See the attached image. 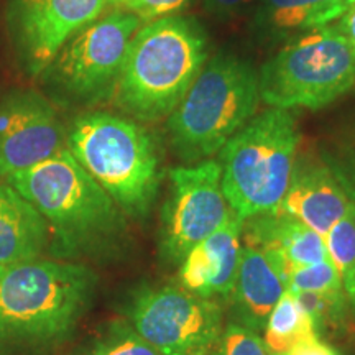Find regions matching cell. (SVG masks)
I'll return each mask as SVG.
<instances>
[{
    "label": "cell",
    "mask_w": 355,
    "mask_h": 355,
    "mask_svg": "<svg viewBox=\"0 0 355 355\" xmlns=\"http://www.w3.org/2000/svg\"><path fill=\"white\" fill-rule=\"evenodd\" d=\"M87 265L35 259L0 266V355H44L76 332L96 300Z\"/></svg>",
    "instance_id": "6da1fadb"
},
{
    "label": "cell",
    "mask_w": 355,
    "mask_h": 355,
    "mask_svg": "<svg viewBox=\"0 0 355 355\" xmlns=\"http://www.w3.org/2000/svg\"><path fill=\"white\" fill-rule=\"evenodd\" d=\"M7 183L44 217L58 260L107 259L123 250L127 216L66 146Z\"/></svg>",
    "instance_id": "7a4b0ae2"
},
{
    "label": "cell",
    "mask_w": 355,
    "mask_h": 355,
    "mask_svg": "<svg viewBox=\"0 0 355 355\" xmlns=\"http://www.w3.org/2000/svg\"><path fill=\"white\" fill-rule=\"evenodd\" d=\"M209 60V37L193 17L144 24L133 35L112 99L141 122L168 119Z\"/></svg>",
    "instance_id": "3957f363"
},
{
    "label": "cell",
    "mask_w": 355,
    "mask_h": 355,
    "mask_svg": "<svg viewBox=\"0 0 355 355\" xmlns=\"http://www.w3.org/2000/svg\"><path fill=\"white\" fill-rule=\"evenodd\" d=\"M66 148L133 220L150 214L163 181L157 137L132 119L104 110L76 115Z\"/></svg>",
    "instance_id": "277c9868"
},
{
    "label": "cell",
    "mask_w": 355,
    "mask_h": 355,
    "mask_svg": "<svg viewBox=\"0 0 355 355\" xmlns=\"http://www.w3.org/2000/svg\"><path fill=\"white\" fill-rule=\"evenodd\" d=\"M259 71L227 53L212 56L168 117L173 153L183 165L211 159L257 115Z\"/></svg>",
    "instance_id": "5b68a950"
},
{
    "label": "cell",
    "mask_w": 355,
    "mask_h": 355,
    "mask_svg": "<svg viewBox=\"0 0 355 355\" xmlns=\"http://www.w3.org/2000/svg\"><path fill=\"white\" fill-rule=\"evenodd\" d=\"M301 141L291 110L270 107L255 115L217 153L230 209L242 219L273 211L290 184Z\"/></svg>",
    "instance_id": "8992f818"
},
{
    "label": "cell",
    "mask_w": 355,
    "mask_h": 355,
    "mask_svg": "<svg viewBox=\"0 0 355 355\" xmlns=\"http://www.w3.org/2000/svg\"><path fill=\"white\" fill-rule=\"evenodd\" d=\"M354 86V53L332 24L288 40L259 69L260 101L275 109L319 110Z\"/></svg>",
    "instance_id": "52a82bcc"
},
{
    "label": "cell",
    "mask_w": 355,
    "mask_h": 355,
    "mask_svg": "<svg viewBox=\"0 0 355 355\" xmlns=\"http://www.w3.org/2000/svg\"><path fill=\"white\" fill-rule=\"evenodd\" d=\"M144 25L125 8L101 15L61 48L42 81L56 99L94 105L114 97L133 35Z\"/></svg>",
    "instance_id": "ba28073f"
},
{
    "label": "cell",
    "mask_w": 355,
    "mask_h": 355,
    "mask_svg": "<svg viewBox=\"0 0 355 355\" xmlns=\"http://www.w3.org/2000/svg\"><path fill=\"white\" fill-rule=\"evenodd\" d=\"M125 319L162 355H216L225 311L180 285L141 286L127 301Z\"/></svg>",
    "instance_id": "9c48e42d"
},
{
    "label": "cell",
    "mask_w": 355,
    "mask_h": 355,
    "mask_svg": "<svg viewBox=\"0 0 355 355\" xmlns=\"http://www.w3.org/2000/svg\"><path fill=\"white\" fill-rule=\"evenodd\" d=\"M232 214L222 191L217 159L171 168L159 217L158 250L162 260L178 268L191 248L222 227Z\"/></svg>",
    "instance_id": "30bf717a"
},
{
    "label": "cell",
    "mask_w": 355,
    "mask_h": 355,
    "mask_svg": "<svg viewBox=\"0 0 355 355\" xmlns=\"http://www.w3.org/2000/svg\"><path fill=\"white\" fill-rule=\"evenodd\" d=\"M107 6L109 0H10L8 37L25 73L42 76L61 48Z\"/></svg>",
    "instance_id": "8fae6325"
},
{
    "label": "cell",
    "mask_w": 355,
    "mask_h": 355,
    "mask_svg": "<svg viewBox=\"0 0 355 355\" xmlns=\"http://www.w3.org/2000/svg\"><path fill=\"white\" fill-rule=\"evenodd\" d=\"M66 146L51 102L35 91H13L0 104V178L44 162Z\"/></svg>",
    "instance_id": "7c38bea8"
},
{
    "label": "cell",
    "mask_w": 355,
    "mask_h": 355,
    "mask_svg": "<svg viewBox=\"0 0 355 355\" xmlns=\"http://www.w3.org/2000/svg\"><path fill=\"white\" fill-rule=\"evenodd\" d=\"M243 219L234 212L222 227L196 243L178 265V283L204 300L229 301L242 257Z\"/></svg>",
    "instance_id": "4fadbf2b"
},
{
    "label": "cell",
    "mask_w": 355,
    "mask_h": 355,
    "mask_svg": "<svg viewBox=\"0 0 355 355\" xmlns=\"http://www.w3.org/2000/svg\"><path fill=\"white\" fill-rule=\"evenodd\" d=\"M349 198L321 158H296L290 184L273 211L313 229L321 237L350 209Z\"/></svg>",
    "instance_id": "5bb4252c"
},
{
    "label": "cell",
    "mask_w": 355,
    "mask_h": 355,
    "mask_svg": "<svg viewBox=\"0 0 355 355\" xmlns=\"http://www.w3.org/2000/svg\"><path fill=\"white\" fill-rule=\"evenodd\" d=\"M242 245L265 252L285 278L291 270L329 259L321 235L277 211L243 219Z\"/></svg>",
    "instance_id": "9a60e30c"
},
{
    "label": "cell",
    "mask_w": 355,
    "mask_h": 355,
    "mask_svg": "<svg viewBox=\"0 0 355 355\" xmlns=\"http://www.w3.org/2000/svg\"><path fill=\"white\" fill-rule=\"evenodd\" d=\"M285 291L286 278L282 268L265 252L242 245L237 278L227 301L230 321L260 334Z\"/></svg>",
    "instance_id": "2e32d148"
},
{
    "label": "cell",
    "mask_w": 355,
    "mask_h": 355,
    "mask_svg": "<svg viewBox=\"0 0 355 355\" xmlns=\"http://www.w3.org/2000/svg\"><path fill=\"white\" fill-rule=\"evenodd\" d=\"M347 7L345 0H260L250 32L263 44L285 43L301 33L334 24Z\"/></svg>",
    "instance_id": "e0dca14e"
},
{
    "label": "cell",
    "mask_w": 355,
    "mask_h": 355,
    "mask_svg": "<svg viewBox=\"0 0 355 355\" xmlns=\"http://www.w3.org/2000/svg\"><path fill=\"white\" fill-rule=\"evenodd\" d=\"M50 241V227L37 207L8 183L0 184V266L40 259Z\"/></svg>",
    "instance_id": "ac0fdd59"
},
{
    "label": "cell",
    "mask_w": 355,
    "mask_h": 355,
    "mask_svg": "<svg viewBox=\"0 0 355 355\" xmlns=\"http://www.w3.org/2000/svg\"><path fill=\"white\" fill-rule=\"evenodd\" d=\"M313 339H319L313 321L296 300L295 293L285 291L266 319L265 344L275 355H286L296 345Z\"/></svg>",
    "instance_id": "d6986e66"
},
{
    "label": "cell",
    "mask_w": 355,
    "mask_h": 355,
    "mask_svg": "<svg viewBox=\"0 0 355 355\" xmlns=\"http://www.w3.org/2000/svg\"><path fill=\"white\" fill-rule=\"evenodd\" d=\"M73 355H162L127 319H114L101 327Z\"/></svg>",
    "instance_id": "ffe728a7"
},
{
    "label": "cell",
    "mask_w": 355,
    "mask_h": 355,
    "mask_svg": "<svg viewBox=\"0 0 355 355\" xmlns=\"http://www.w3.org/2000/svg\"><path fill=\"white\" fill-rule=\"evenodd\" d=\"M286 291L343 295L344 279L331 259L291 270L286 277Z\"/></svg>",
    "instance_id": "44dd1931"
},
{
    "label": "cell",
    "mask_w": 355,
    "mask_h": 355,
    "mask_svg": "<svg viewBox=\"0 0 355 355\" xmlns=\"http://www.w3.org/2000/svg\"><path fill=\"white\" fill-rule=\"evenodd\" d=\"M296 300L303 306L313 321L318 336L339 327L350 309L347 296L343 295H318V293H295Z\"/></svg>",
    "instance_id": "7402d4cb"
},
{
    "label": "cell",
    "mask_w": 355,
    "mask_h": 355,
    "mask_svg": "<svg viewBox=\"0 0 355 355\" xmlns=\"http://www.w3.org/2000/svg\"><path fill=\"white\" fill-rule=\"evenodd\" d=\"M322 239L327 255L344 279L355 268V202Z\"/></svg>",
    "instance_id": "603a6c76"
},
{
    "label": "cell",
    "mask_w": 355,
    "mask_h": 355,
    "mask_svg": "<svg viewBox=\"0 0 355 355\" xmlns=\"http://www.w3.org/2000/svg\"><path fill=\"white\" fill-rule=\"evenodd\" d=\"M321 159L355 202V125L337 137L334 144L326 146Z\"/></svg>",
    "instance_id": "cb8c5ba5"
},
{
    "label": "cell",
    "mask_w": 355,
    "mask_h": 355,
    "mask_svg": "<svg viewBox=\"0 0 355 355\" xmlns=\"http://www.w3.org/2000/svg\"><path fill=\"white\" fill-rule=\"evenodd\" d=\"M216 355H275L263 337L259 332H254L242 324L229 321L225 322Z\"/></svg>",
    "instance_id": "d4e9b609"
},
{
    "label": "cell",
    "mask_w": 355,
    "mask_h": 355,
    "mask_svg": "<svg viewBox=\"0 0 355 355\" xmlns=\"http://www.w3.org/2000/svg\"><path fill=\"white\" fill-rule=\"evenodd\" d=\"M189 3L191 0H128L122 8L139 17L141 24H148L163 17L178 15Z\"/></svg>",
    "instance_id": "484cf974"
},
{
    "label": "cell",
    "mask_w": 355,
    "mask_h": 355,
    "mask_svg": "<svg viewBox=\"0 0 355 355\" xmlns=\"http://www.w3.org/2000/svg\"><path fill=\"white\" fill-rule=\"evenodd\" d=\"M206 10L217 20H232L250 6L252 0H202Z\"/></svg>",
    "instance_id": "4316f807"
},
{
    "label": "cell",
    "mask_w": 355,
    "mask_h": 355,
    "mask_svg": "<svg viewBox=\"0 0 355 355\" xmlns=\"http://www.w3.org/2000/svg\"><path fill=\"white\" fill-rule=\"evenodd\" d=\"M332 25L339 30L340 35L345 38V42L349 43L350 50H352L355 58V6L347 7V10H345Z\"/></svg>",
    "instance_id": "83f0119b"
},
{
    "label": "cell",
    "mask_w": 355,
    "mask_h": 355,
    "mask_svg": "<svg viewBox=\"0 0 355 355\" xmlns=\"http://www.w3.org/2000/svg\"><path fill=\"white\" fill-rule=\"evenodd\" d=\"M286 355H340V352L332 345L322 343L321 339H313L296 345Z\"/></svg>",
    "instance_id": "f1b7e54d"
},
{
    "label": "cell",
    "mask_w": 355,
    "mask_h": 355,
    "mask_svg": "<svg viewBox=\"0 0 355 355\" xmlns=\"http://www.w3.org/2000/svg\"><path fill=\"white\" fill-rule=\"evenodd\" d=\"M344 291L347 296L350 309L355 311V268L344 278Z\"/></svg>",
    "instance_id": "f546056e"
},
{
    "label": "cell",
    "mask_w": 355,
    "mask_h": 355,
    "mask_svg": "<svg viewBox=\"0 0 355 355\" xmlns=\"http://www.w3.org/2000/svg\"><path fill=\"white\" fill-rule=\"evenodd\" d=\"M109 2H110V6H114V7H123V6H125V3L128 2V0H109Z\"/></svg>",
    "instance_id": "4dcf8cb0"
},
{
    "label": "cell",
    "mask_w": 355,
    "mask_h": 355,
    "mask_svg": "<svg viewBox=\"0 0 355 355\" xmlns=\"http://www.w3.org/2000/svg\"><path fill=\"white\" fill-rule=\"evenodd\" d=\"M345 2H347L349 7H350V6H355V0H345Z\"/></svg>",
    "instance_id": "1f68e13d"
}]
</instances>
